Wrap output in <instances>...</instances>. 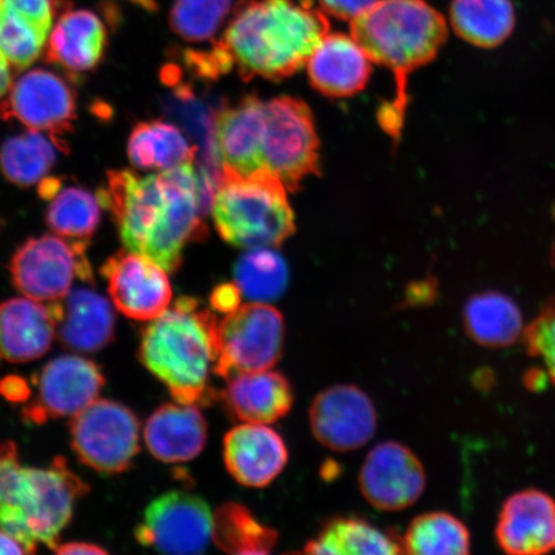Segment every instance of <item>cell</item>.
I'll list each match as a JSON object with an SVG mask.
<instances>
[{
  "mask_svg": "<svg viewBox=\"0 0 555 555\" xmlns=\"http://www.w3.org/2000/svg\"><path fill=\"white\" fill-rule=\"evenodd\" d=\"M101 207L96 194L79 186H67L51 199L46 221L60 237L88 243L100 225Z\"/></svg>",
  "mask_w": 555,
  "mask_h": 555,
  "instance_id": "836d02e7",
  "label": "cell"
},
{
  "mask_svg": "<svg viewBox=\"0 0 555 555\" xmlns=\"http://www.w3.org/2000/svg\"><path fill=\"white\" fill-rule=\"evenodd\" d=\"M10 62L0 52V100H3L13 85Z\"/></svg>",
  "mask_w": 555,
  "mask_h": 555,
  "instance_id": "7bdbcfd3",
  "label": "cell"
},
{
  "mask_svg": "<svg viewBox=\"0 0 555 555\" xmlns=\"http://www.w3.org/2000/svg\"><path fill=\"white\" fill-rule=\"evenodd\" d=\"M0 393L9 400L24 401L29 398L30 391L23 379L10 377L0 382Z\"/></svg>",
  "mask_w": 555,
  "mask_h": 555,
  "instance_id": "ab89813d",
  "label": "cell"
},
{
  "mask_svg": "<svg viewBox=\"0 0 555 555\" xmlns=\"http://www.w3.org/2000/svg\"><path fill=\"white\" fill-rule=\"evenodd\" d=\"M284 335V318L272 305H241L219 323L215 374L228 379L234 374L270 370L280 362Z\"/></svg>",
  "mask_w": 555,
  "mask_h": 555,
  "instance_id": "ba28073f",
  "label": "cell"
},
{
  "mask_svg": "<svg viewBox=\"0 0 555 555\" xmlns=\"http://www.w3.org/2000/svg\"><path fill=\"white\" fill-rule=\"evenodd\" d=\"M131 2H134L138 5H141L142 9L147 10V11L157 10L156 0H131Z\"/></svg>",
  "mask_w": 555,
  "mask_h": 555,
  "instance_id": "ee69618b",
  "label": "cell"
},
{
  "mask_svg": "<svg viewBox=\"0 0 555 555\" xmlns=\"http://www.w3.org/2000/svg\"><path fill=\"white\" fill-rule=\"evenodd\" d=\"M450 23L457 37L491 50L515 30V7L511 0H453Z\"/></svg>",
  "mask_w": 555,
  "mask_h": 555,
  "instance_id": "83f0119b",
  "label": "cell"
},
{
  "mask_svg": "<svg viewBox=\"0 0 555 555\" xmlns=\"http://www.w3.org/2000/svg\"><path fill=\"white\" fill-rule=\"evenodd\" d=\"M115 308L129 319L151 322L170 307L168 272L147 256L121 251L101 269Z\"/></svg>",
  "mask_w": 555,
  "mask_h": 555,
  "instance_id": "4fadbf2b",
  "label": "cell"
},
{
  "mask_svg": "<svg viewBox=\"0 0 555 555\" xmlns=\"http://www.w3.org/2000/svg\"><path fill=\"white\" fill-rule=\"evenodd\" d=\"M0 119L16 120L29 130L41 131L54 139L61 150L64 137L76 119V96L72 87L57 74L31 69L13 82L0 100Z\"/></svg>",
  "mask_w": 555,
  "mask_h": 555,
  "instance_id": "7c38bea8",
  "label": "cell"
},
{
  "mask_svg": "<svg viewBox=\"0 0 555 555\" xmlns=\"http://www.w3.org/2000/svg\"><path fill=\"white\" fill-rule=\"evenodd\" d=\"M55 553L66 554V555H75V554H107L103 547L89 544V543H67V544H59L55 546Z\"/></svg>",
  "mask_w": 555,
  "mask_h": 555,
  "instance_id": "60d3db41",
  "label": "cell"
},
{
  "mask_svg": "<svg viewBox=\"0 0 555 555\" xmlns=\"http://www.w3.org/2000/svg\"><path fill=\"white\" fill-rule=\"evenodd\" d=\"M197 149L176 125L144 121L135 125L128 142L130 163L141 170H168L193 163Z\"/></svg>",
  "mask_w": 555,
  "mask_h": 555,
  "instance_id": "f1b7e54d",
  "label": "cell"
},
{
  "mask_svg": "<svg viewBox=\"0 0 555 555\" xmlns=\"http://www.w3.org/2000/svg\"><path fill=\"white\" fill-rule=\"evenodd\" d=\"M309 416L315 439L333 451L357 450L376 434V408L357 386L337 385L318 393Z\"/></svg>",
  "mask_w": 555,
  "mask_h": 555,
  "instance_id": "5bb4252c",
  "label": "cell"
},
{
  "mask_svg": "<svg viewBox=\"0 0 555 555\" xmlns=\"http://www.w3.org/2000/svg\"><path fill=\"white\" fill-rule=\"evenodd\" d=\"M88 486L57 457L50 468L21 466L13 442H0V529L37 552L38 543L51 550L73 517Z\"/></svg>",
  "mask_w": 555,
  "mask_h": 555,
  "instance_id": "5b68a950",
  "label": "cell"
},
{
  "mask_svg": "<svg viewBox=\"0 0 555 555\" xmlns=\"http://www.w3.org/2000/svg\"><path fill=\"white\" fill-rule=\"evenodd\" d=\"M330 23L311 0H243L217 43L243 80H282L307 64Z\"/></svg>",
  "mask_w": 555,
  "mask_h": 555,
  "instance_id": "7a4b0ae2",
  "label": "cell"
},
{
  "mask_svg": "<svg viewBox=\"0 0 555 555\" xmlns=\"http://www.w3.org/2000/svg\"><path fill=\"white\" fill-rule=\"evenodd\" d=\"M351 35L371 61L395 74L397 99L382 106L379 121L387 133L399 137L408 75L433 62L446 44V17L426 0H377L351 21Z\"/></svg>",
  "mask_w": 555,
  "mask_h": 555,
  "instance_id": "3957f363",
  "label": "cell"
},
{
  "mask_svg": "<svg viewBox=\"0 0 555 555\" xmlns=\"http://www.w3.org/2000/svg\"><path fill=\"white\" fill-rule=\"evenodd\" d=\"M231 10L232 0H176L169 23L179 38L203 43L217 35Z\"/></svg>",
  "mask_w": 555,
  "mask_h": 555,
  "instance_id": "d590c367",
  "label": "cell"
},
{
  "mask_svg": "<svg viewBox=\"0 0 555 555\" xmlns=\"http://www.w3.org/2000/svg\"><path fill=\"white\" fill-rule=\"evenodd\" d=\"M234 283L249 301L272 302L287 288V263L273 249L253 248L235 266Z\"/></svg>",
  "mask_w": 555,
  "mask_h": 555,
  "instance_id": "e575fe53",
  "label": "cell"
},
{
  "mask_svg": "<svg viewBox=\"0 0 555 555\" xmlns=\"http://www.w3.org/2000/svg\"><path fill=\"white\" fill-rule=\"evenodd\" d=\"M214 517L203 498L173 490L158 496L137 527L139 544L168 554H201L212 539Z\"/></svg>",
  "mask_w": 555,
  "mask_h": 555,
  "instance_id": "8fae6325",
  "label": "cell"
},
{
  "mask_svg": "<svg viewBox=\"0 0 555 555\" xmlns=\"http://www.w3.org/2000/svg\"><path fill=\"white\" fill-rule=\"evenodd\" d=\"M522 339L527 353L543 360L547 378L555 385V297L526 325Z\"/></svg>",
  "mask_w": 555,
  "mask_h": 555,
  "instance_id": "8d00e7d4",
  "label": "cell"
},
{
  "mask_svg": "<svg viewBox=\"0 0 555 555\" xmlns=\"http://www.w3.org/2000/svg\"><path fill=\"white\" fill-rule=\"evenodd\" d=\"M499 547L513 555H539L555 551V499L538 489L511 495L499 513L495 529Z\"/></svg>",
  "mask_w": 555,
  "mask_h": 555,
  "instance_id": "ac0fdd59",
  "label": "cell"
},
{
  "mask_svg": "<svg viewBox=\"0 0 555 555\" xmlns=\"http://www.w3.org/2000/svg\"><path fill=\"white\" fill-rule=\"evenodd\" d=\"M104 385L100 366L90 360L65 356L41 371L37 398L24 409L31 423L74 416L99 398Z\"/></svg>",
  "mask_w": 555,
  "mask_h": 555,
  "instance_id": "2e32d148",
  "label": "cell"
},
{
  "mask_svg": "<svg viewBox=\"0 0 555 555\" xmlns=\"http://www.w3.org/2000/svg\"><path fill=\"white\" fill-rule=\"evenodd\" d=\"M311 86L331 99L362 92L372 74L371 59L352 37L327 34L308 60Z\"/></svg>",
  "mask_w": 555,
  "mask_h": 555,
  "instance_id": "44dd1931",
  "label": "cell"
},
{
  "mask_svg": "<svg viewBox=\"0 0 555 555\" xmlns=\"http://www.w3.org/2000/svg\"><path fill=\"white\" fill-rule=\"evenodd\" d=\"M360 491L366 502L380 511L412 506L426 489L422 463L401 443L387 441L366 455L359 475Z\"/></svg>",
  "mask_w": 555,
  "mask_h": 555,
  "instance_id": "9a60e30c",
  "label": "cell"
},
{
  "mask_svg": "<svg viewBox=\"0 0 555 555\" xmlns=\"http://www.w3.org/2000/svg\"><path fill=\"white\" fill-rule=\"evenodd\" d=\"M305 553L310 554H400L402 540L377 529L362 518L338 517L330 520L319 535L309 541Z\"/></svg>",
  "mask_w": 555,
  "mask_h": 555,
  "instance_id": "f546056e",
  "label": "cell"
},
{
  "mask_svg": "<svg viewBox=\"0 0 555 555\" xmlns=\"http://www.w3.org/2000/svg\"><path fill=\"white\" fill-rule=\"evenodd\" d=\"M60 145L41 131L29 130L12 137L0 150V171L18 186H30L46 179L57 158Z\"/></svg>",
  "mask_w": 555,
  "mask_h": 555,
  "instance_id": "1f68e13d",
  "label": "cell"
},
{
  "mask_svg": "<svg viewBox=\"0 0 555 555\" xmlns=\"http://www.w3.org/2000/svg\"><path fill=\"white\" fill-rule=\"evenodd\" d=\"M204 194L203 178L186 163L147 177L109 171L96 196L113 214L125 249L173 273L182 266L185 246L205 235Z\"/></svg>",
  "mask_w": 555,
  "mask_h": 555,
  "instance_id": "6da1fadb",
  "label": "cell"
},
{
  "mask_svg": "<svg viewBox=\"0 0 555 555\" xmlns=\"http://www.w3.org/2000/svg\"><path fill=\"white\" fill-rule=\"evenodd\" d=\"M212 539L225 553L260 555L274 550L278 533L261 524L245 505L225 503L215 513Z\"/></svg>",
  "mask_w": 555,
  "mask_h": 555,
  "instance_id": "4dcf8cb0",
  "label": "cell"
},
{
  "mask_svg": "<svg viewBox=\"0 0 555 555\" xmlns=\"http://www.w3.org/2000/svg\"><path fill=\"white\" fill-rule=\"evenodd\" d=\"M404 553L463 555L470 552L467 526L446 512L415 517L402 539Z\"/></svg>",
  "mask_w": 555,
  "mask_h": 555,
  "instance_id": "d6a6232c",
  "label": "cell"
},
{
  "mask_svg": "<svg viewBox=\"0 0 555 555\" xmlns=\"http://www.w3.org/2000/svg\"><path fill=\"white\" fill-rule=\"evenodd\" d=\"M262 156L266 171L288 191H297L304 179L321 172L314 116L307 103L294 96L266 102Z\"/></svg>",
  "mask_w": 555,
  "mask_h": 555,
  "instance_id": "52a82bcc",
  "label": "cell"
},
{
  "mask_svg": "<svg viewBox=\"0 0 555 555\" xmlns=\"http://www.w3.org/2000/svg\"><path fill=\"white\" fill-rule=\"evenodd\" d=\"M69 0H0V52L10 65L25 69L40 57L54 18Z\"/></svg>",
  "mask_w": 555,
  "mask_h": 555,
  "instance_id": "d6986e66",
  "label": "cell"
},
{
  "mask_svg": "<svg viewBox=\"0 0 555 555\" xmlns=\"http://www.w3.org/2000/svg\"><path fill=\"white\" fill-rule=\"evenodd\" d=\"M266 102L247 95L215 116L214 152L220 164V178H246L266 171L262 137ZM268 172V171H267Z\"/></svg>",
  "mask_w": 555,
  "mask_h": 555,
  "instance_id": "e0dca14e",
  "label": "cell"
},
{
  "mask_svg": "<svg viewBox=\"0 0 555 555\" xmlns=\"http://www.w3.org/2000/svg\"><path fill=\"white\" fill-rule=\"evenodd\" d=\"M57 333L51 302L12 298L0 304V357L11 363L44 357Z\"/></svg>",
  "mask_w": 555,
  "mask_h": 555,
  "instance_id": "7402d4cb",
  "label": "cell"
},
{
  "mask_svg": "<svg viewBox=\"0 0 555 555\" xmlns=\"http://www.w3.org/2000/svg\"><path fill=\"white\" fill-rule=\"evenodd\" d=\"M88 243L43 235L21 246L11 260L15 287L26 297L40 302L65 298L75 278L92 282L93 273L87 258Z\"/></svg>",
  "mask_w": 555,
  "mask_h": 555,
  "instance_id": "9c48e42d",
  "label": "cell"
},
{
  "mask_svg": "<svg viewBox=\"0 0 555 555\" xmlns=\"http://www.w3.org/2000/svg\"><path fill=\"white\" fill-rule=\"evenodd\" d=\"M107 40L106 25L96 13L66 10L48 39L47 60L68 75L87 74L101 64Z\"/></svg>",
  "mask_w": 555,
  "mask_h": 555,
  "instance_id": "cb8c5ba5",
  "label": "cell"
},
{
  "mask_svg": "<svg viewBox=\"0 0 555 555\" xmlns=\"http://www.w3.org/2000/svg\"><path fill=\"white\" fill-rule=\"evenodd\" d=\"M463 325L472 341L488 349L515 345L526 328L518 305L495 291L469 298L463 309Z\"/></svg>",
  "mask_w": 555,
  "mask_h": 555,
  "instance_id": "4316f807",
  "label": "cell"
},
{
  "mask_svg": "<svg viewBox=\"0 0 555 555\" xmlns=\"http://www.w3.org/2000/svg\"><path fill=\"white\" fill-rule=\"evenodd\" d=\"M219 323L197 298L179 297L142 332L139 359L179 404L206 405L212 400Z\"/></svg>",
  "mask_w": 555,
  "mask_h": 555,
  "instance_id": "277c9868",
  "label": "cell"
},
{
  "mask_svg": "<svg viewBox=\"0 0 555 555\" xmlns=\"http://www.w3.org/2000/svg\"><path fill=\"white\" fill-rule=\"evenodd\" d=\"M76 456L102 475L127 470L139 451V421L129 408L95 400L69 423Z\"/></svg>",
  "mask_w": 555,
  "mask_h": 555,
  "instance_id": "30bf717a",
  "label": "cell"
},
{
  "mask_svg": "<svg viewBox=\"0 0 555 555\" xmlns=\"http://www.w3.org/2000/svg\"><path fill=\"white\" fill-rule=\"evenodd\" d=\"M286 186L262 171L246 178H220L211 203L220 237L243 248L280 246L296 231Z\"/></svg>",
  "mask_w": 555,
  "mask_h": 555,
  "instance_id": "8992f818",
  "label": "cell"
},
{
  "mask_svg": "<svg viewBox=\"0 0 555 555\" xmlns=\"http://www.w3.org/2000/svg\"><path fill=\"white\" fill-rule=\"evenodd\" d=\"M0 554H27L23 544L0 529Z\"/></svg>",
  "mask_w": 555,
  "mask_h": 555,
  "instance_id": "b9f144b4",
  "label": "cell"
},
{
  "mask_svg": "<svg viewBox=\"0 0 555 555\" xmlns=\"http://www.w3.org/2000/svg\"><path fill=\"white\" fill-rule=\"evenodd\" d=\"M225 467L235 481L261 489L282 474L288 462L286 442L273 428L243 423L225 435Z\"/></svg>",
  "mask_w": 555,
  "mask_h": 555,
  "instance_id": "ffe728a7",
  "label": "cell"
},
{
  "mask_svg": "<svg viewBox=\"0 0 555 555\" xmlns=\"http://www.w3.org/2000/svg\"><path fill=\"white\" fill-rule=\"evenodd\" d=\"M221 399L234 420L269 425L291 412L295 398L289 380L268 370L229 377Z\"/></svg>",
  "mask_w": 555,
  "mask_h": 555,
  "instance_id": "d4e9b609",
  "label": "cell"
},
{
  "mask_svg": "<svg viewBox=\"0 0 555 555\" xmlns=\"http://www.w3.org/2000/svg\"><path fill=\"white\" fill-rule=\"evenodd\" d=\"M144 440L158 461L189 462L206 446V421L197 405L164 404L145 423Z\"/></svg>",
  "mask_w": 555,
  "mask_h": 555,
  "instance_id": "484cf974",
  "label": "cell"
},
{
  "mask_svg": "<svg viewBox=\"0 0 555 555\" xmlns=\"http://www.w3.org/2000/svg\"><path fill=\"white\" fill-rule=\"evenodd\" d=\"M241 291L235 283H223L212 291L210 305L212 310L231 314L241 307Z\"/></svg>",
  "mask_w": 555,
  "mask_h": 555,
  "instance_id": "f35d334b",
  "label": "cell"
},
{
  "mask_svg": "<svg viewBox=\"0 0 555 555\" xmlns=\"http://www.w3.org/2000/svg\"><path fill=\"white\" fill-rule=\"evenodd\" d=\"M376 2L377 0H319L325 12L344 21L357 18Z\"/></svg>",
  "mask_w": 555,
  "mask_h": 555,
  "instance_id": "74e56055",
  "label": "cell"
},
{
  "mask_svg": "<svg viewBox=\"0 0 555 555\" xmlns=\"http://www.w3.org/2000/svg\"><path fill=\"white\" fill-rule=\"evenodd\" d=\"M552 266L555 268V243L552 249V256H551Z\"/></svg>",
  "mask_w": 555,
  "mask_h": 555,
  "instance_id": "f6af8a7d",
  "label": "cell"
},
{
  "mask_svg": "<svg viewBox=\"0 0 555 555\" xmlns=\"http://www.w3.org/2000/svg\"><path fill=\"white\" fill-rule=\"evenodd\" d=\"M61 345L78 352H96L113 343L116 317L109 302L89 288L69 291L51 302Z\"/></svg>",
  "mask_w": 555,
  "mask_h": 555,
  "instance_id": "603a6c76",
  "label": "cell"
}]
</instances>
